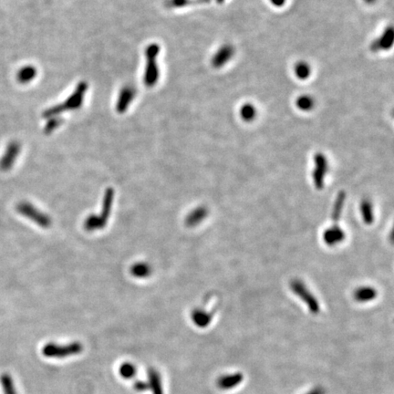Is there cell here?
I'll list each match as a JSON object with an SVG mask.
<instances>
[{"instance_id":"6da1fadb","label":"cell","mask_w":394,"mask_h":394,"mask_svg":"<svg viewBox=\"0 0 394 394\" xmlns=\"http://www.w3.org/2000/svg\"><path fill=\"white\" fill-rule=\"evenodd\" d=\"M114 191L113 188H108L103 197L102 209L99 214H91L84 222V228L87 231H97L105 228L108 220L111 216L112 208L114 205Z\"/></svg>"},{"instance_id":"7a4b0ae2","label":"cell","mask_w":394,"mask_h":394,"mask_svg":"<svg viewBox=\"0 0 394 394\" xmlns=\"http://www.w3.org/2000/svg\"><path fill=\"white\" fill-rule=\"evenodd\" d=\"M83 345L81 342L74 341L68 344H57L49 342L42 348V354L49 359H65L82 353Z\"/></svg>"},{"instance_id":"3957f363","label":"cell","mask_w":394,"mask_h":394,"mask_svg":"<svg viewBox=\"0 0 394 394\" xmlns=\"http://www.w3.org/2000/svg\"><path fill=\"white\" fill-rule=\"evenodd\" d=\"M16 210L20 214H22L23 216L37 224L40 228H49L52 225V221L50 219V217L45 213L40 211L30 202L26 201L20 202L16 205Z\"/></svg>"},{"instance_id":"277c9868","label":"cell","mask_w":394,"mask_h":394,"mask_svg":"<svg viewBox=\"0 0 394 394\" xmlns=\"http://www.w3.org/2000/svg\"><path fill=\"white\" fill-rule=\"evenodd\" d=\"M244 380V374L242 372H234L230 374H225L219 377L216 380V385L222 391H230L239 386Z\"/></svg>"},{"instance_id":"5b68a950","label":"cell","mask_w":394,"mask_h":394,"mask_svg":"<svg viewBox=\"0 0 394 394\" xmlns=\"http://www.w3.org/2000/svg\"><path fill=\"white\" fill-rule=\"evenodd\" d=\"M394 32L392 27L387 28L379 38L375 39L371 44V50L377 52L379 50H386L392 48L394 43Z\"/></svg>"},{"instance_id":"8992f818","label":"cell","mask_w":394,"mask_h":394,"mask_svg":"<svg viewBox=\"0 0 394 394\" xmlns=\"http://www.w3.org/2000/svg\"><path fill=\"white\" fill-rule=\"evenodd\" d=\"M235 54V49L231 45L223 46L213 56V65L215 68H222L226 63L232 59Z\"/></svg>"},{"instance_id":"52a82bcc","label":"cell","mask_w":394,"mask_h":394,"mask_svg":"<svg viewBox=\"0 0 394 394\" xmlns=\"http://www.w3.org/2000/svg\"><path fill=\"white\" fill-rule=\"evenodd\" d=\"M315 165L316 169L313 172V177L315 179V182L321 185V183H323L325 175L328 172V163L323 154L318 153L315 156Z\"/></svg>"},{"instance_id":"ba28073f","label":"cell","mask_w":394,"mask_h":394,"mask_svg":"<svg viewBox=\"0 0 394 394\" xmlns=\"http://www.w3.org/2000/svg\"><path fill=\"white\" fill-rule=\"evenodd\" d=\"M148 385L149 390H151L152 394H164V388H163V382L162 378L160 375L159 372L154 369L150 368L148 370Z\"/></svg>"},{"instance_id":"9c48e42d","label":"cell","mask_w":394,"mask_h":394,"mask_svg":"<svg viewBox=\"0 0 394 394\" xmlns=\"http://www.w3.org/2000/svg\"><path fill=\"white\" fill-rule=\"evenodd\" d=\"M193 322L199 328L208 326L213 319V313L207 312L202 309H197L192 312Z\"/></svg>"},{"instance_id":"30bf717a","label":"cell","mask_w":394,"mask_h":394,"mask_svg":"<svg viewBox=\"0 0 394 394\" xmlns=\"http://www.w3.org/2000/svg\"><path fill=\"white\" fill-rule=\"evenodd\" d=\"M152 272V266L145 262H137L131 267V274L136 279H146Z\"/></svg>"},{"instance_id":"8fae6325","label":"cell","mask_w":394,"mask_h":394,"mask_svg":"<svg viewBox=\"0 0 394 394\" xmlns=\"http://www.w3.org/2000/svg\"><path fill=\"white\" fill-rule=\"evenodd\" d=\"M17 153H18V147L16 145H11L8 150L7 154L0 162V169L3 171L9 170L13 165Z\"/></svg>"},{"instance_id":"7c38bea8","label":"cell","mask_w":394,"mask_h":394,"mask_svg":"<svg viewBox=\"0 0 394 394\" xmlns=\"http://www.w3.org/2000/svg\"><path fill=\"white\" fill-rule=\"evenodd\" d=\"M206 215H207V210L205 209V207H198L187 215L186 221H185L186 225L188 227H195L205 219Z\"/></svg>"},{"instance_id":"4fadbf2b","label":"cell","mask_w":394,"mask_h":394,"mask_svg":"<svg viewBox=\"0 0 394 394\" xmlns=\"http://www.w3.org/2000/svg\"><path fill=\"white\" fill-rule=\"evenodd\" d=\"M3 394H17L14 380L8 373H4L0 377Z\"/></svg>"},{"instance_id":"5bb4252c","label":"cell","mask_w":394,"mask_h":394,"mask_svg":"<svg viewBox=\"0 0 394 394\" xmlns=\"http://www.w3.org/2000/svg\"><path fill=\"white\" fill-rule=\"evenodd\" d=\"M376 295H377V293L373 288L365 287V288H360L357 290L355 292V298L358 301L367 302V301L373 299Z\"/></svg>"},{"instance_id":"9a60e30c","label":"cell","mask_w":394,"mask_h":394,"mask_svg":"<svg viewBox=\"0 0 394 394\" xmlns=\"http://www.w3.org/2000/svg\"><path fill=\"white\" fill-rule=\"evenodd\" d=\"M136 367L131 362H123L119 368V373L123 379H131L136 375Z\"/></svg>"},{"instance_id":"2e32d148","label":"cell","mask_w":394,"mask_h":394,"mask_svg":"<svg viewBox=\"0 0 394 394\" xmlns=\"http://www.w3.org/2000/svg\"><path fill=\"white\" fill-rule=\"evenodd\" d=\"M311 69L310 65L304 61L296 63L295 66V74L300 80H306L311 76Z\"/></svg>"},{"instance_id":"e0dca14e","label":"cell","mask_w":394,"mask_h":394,"mask_svg":"<svg viewBox=\"0 0 394 394\" xmlns=\"http://www.w3.org/2000/svg\"><path fill=\"white\" fill-rule=\"evenodd\" d=\"M314 99L309 95H303L296 98V105L301 111H311L314 107Z\"/></svg>"},{"instance_id":"ac0fdd59","label":"cell","mask_w":394,"mask_h":394,"mask_svg":"<svg viewBox=\"0 0 394 394\" xmlns=\"http://www.w3.org/2000/svg\"><path fill=\"white\" fill-rule=\"evenodd\" d=\"M257 115L256 108L251 104H245L240 110V116L244 121H251Z\"/></svg>"},{"instance_id":"d6986e66","label":"cell","mask_w":394,"mask_h":394,"mask_svg":"<svg viewBox=\"0 0 394 394\" xmlns=\"http://www.w3.org/2000/svg\"><path fill=\"white\" fill-rule=\"evenodd\" d=\"M370 210H372V205L367 202H365L362 204V213L364 215V220H370V222H372V213L369 212Z\"/></svg>"},{"instance_id":"ffe728a7","label":"cell","mask_w":394,"mask_h":394,"mask_svg":"<svg viewBox=\"0 0 394 394\" xmlns=\"http://www.w3.org/2000/svg\"><path fill=\"white\" fill-rule=\"evenodd\" d=\"M133 387H134V389L136 390L137 392H140V393H143V392L149 390L148 382L144 381V380H137V381H135Z\"/></svg>"},{"instance_id":"44dd1931","label":"cell","mask_w":394,"mask_h":394,"mask_svg":"<svg viewBox=\"0 0 394 394\" xmlns=\"http://www.w3.org/2000/svg\"><path fill=\"white\" fill-rule=\"evenodd\" d=\"M305 394H326V392L322 387L318 386L313 388L310 392Z\"/></svg>"},{"instance_id":"7402d4cb","label":"cell","mask_w":394,"mask_h":394,"mask_svg":"<svg viewBox=\"0 0 394 394\" xmlns=\"http://www.w3.org/2000/svg\"><path fill=\"white\" fill-rule=\"evenodd\" d=\"M269 1L276 7H282L286 2V0H269Z\"/></svg>"},{"instance_id":"603a6c76","label":"cell","mask_w":394,"mask_h":394,"mask_svg":"<svg viewBox=\"0 0 394 394\" xmlns=\"http://www.w3.org/2000/svg\"><path fill=\"white\" fill-rule=\"evenodd\" d=\"M366 3H369V4H372L373 2H375L376 0H364Z\"/></svg>"},{"instance_id":"cb8c5ba5","label":"cell","mask_w":394,"mask_h":394,"mask_svg":"<svg viewBox=\"0 0 394 394\" xmlns=\"http://www.w3.org/2000/svg\"><path fill=\"white\" fill-rule=\"evenodd\" d=\"M224 1H225V0H217V2H218V3H223Z\"/></svg>"}]
</instances>
